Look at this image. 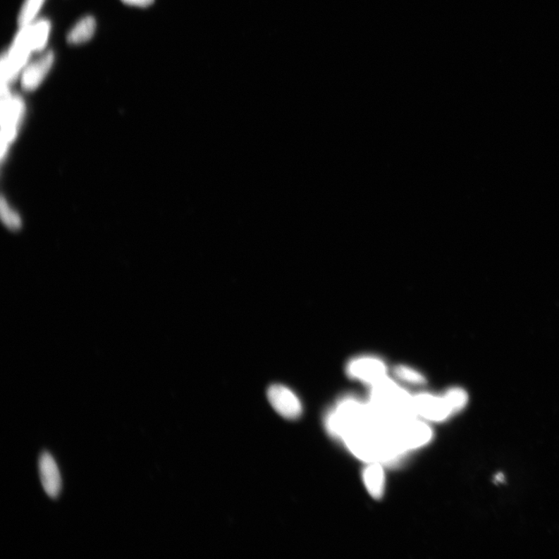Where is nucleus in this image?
Listing matches in <instances>:
<instances>
[{
  "label": "nucleus",
  "mask_w": 559,
  "mask_h": 559,
  "mask_svg": "<svg viewBox=\"0 0 559 559\" xmlns=\"http://www.w3.org/2000/svg\"><path fill=\"white\" fill-rule=\"evenodd\" d=\"M367 403L379 417L386 420L417 417L413 395L399 381L390 376L369 387Z\"/></svg>",
  "instance_id": "f257e3e1"
},
{
  "label": "nucleus",
  "mask_w": 559,
  "mask_h": 559,
  "mask_svg": "<svg viewBox=\"0 0 559 559\" xmlns=\"http://www.w3.org/2000/svg\"><path fill=\"white\" fill-rule=\"evenodd\" d=\"M395 434L400 448L407 454L427 446L434 436L430 424L418 417L396 421Z\"/></svg>",
  "instance_id": "f03ea898"
},
{
  "label": "nucleus",
  "mask_w": 559,
  "mask_h": 559,
  "mask_svg": "<svg viewBox=\"0 0 559 559\" xmlns=\"http://www.w3.org/2000/svg\"><path fill=\"white\" fill-rule=\"evenodd\" d=\"M25 105L18 96L12 95L10 90L1 91V156L4 158L16 137Z\"/></svg>",
  "instance_id": "7ed1b4c3"
},
{
  "label": "nucleus",
  "mask_w": 559,
  "mask_h": 559,
  "mask_svg": "<svg viewBox=\"0 0 559 559\" xmlns=\"http://www.w3.org/2000/svg\"><path fill=\"white\" fill-rule=\"evenodd\" d=\"M349 379L371 387L389 376L388 367L378 356L365 355L355 357L346 365Z\"/></svg>",
  "instance_id": "20e7f679"
},
{
  "label": "nucleus",
  "mask_w": 559,
  "mask_h": 559,
  "mask_svg": "<svg viewBox=\"0 0 559 559\" xmlns=\"http://www.w3.org/2000/svg\"><path fill=\"white\" fill-rule=\"evenodd\" d=\"M413 403L416 416L427 423H443L455 415L442 394L420 393L413 395Z\"/></svg>",
  "instance_id": "39448f33"
},
{
  "label": "nucleus",
  "mask_w": 559,
  "mask_h": 559,
  "mask_svg": "<svg viewBox=\"0 0 559 559\" xmlns=\"http://www.w3.org/2000/svg\"><path fill=\"white\" fill-rule=\"evenodd\" d=\"M267 397L273 408L281 417L293 420L302 416V404L296 394L288 388L274 385L268 389Z\"/></svg>",
  "instance_id": "423d86ee"
},
{
  "label": "nucleus",
  "mask_w": 559,
  "mask_h": 559,
  "mask_svg": "<svg viewBox=\"0 0 559 559\" xmlns=\"http://www.w3.org/2000/svg\"><path fill=\"white\" fill-rule=\"evenodd\" d=\"M55 60L51 51L45 52L39 59L27 65L21 73V86L27 91H32L40 86L49 73Z\"/></svg>",
  "instance_id": "0eeeda50"
},
{
  "label": "nucleus",
  "mask_w": 559,
  "mask_h": 559,
  "mask_svg": "<svg viewBox=\"0 0 559 559\" xmlns=\"http://www.w3.org/2000/svg\"><path fill=\"white\" fill-rule=\"evenodd\" d=\"M39 472L45 493L52 499H56L62 490V477L55 459L46 451L39 458Z\"/></svg>",
  "instance_id": "6e6552de"
},
{
  "label": "nucleus",
  "mask_w": 559,
  "mask_h": 559,
  "mask_svg": "<svg viewBox=\"0 0 559 559\" xmlns=\"http://www.w3.org/2000/svg\"><path fill=\"white\" fill-rule=\"evenodd\" d=\"M362 472V480L367 493L374 500H381L385 495L386 477L384 465L379 462L367 463Z\"/></svg>",
  "instance_id": "1a4fd4ad"
},
{
  "label": "nucleus",
  "mask_w": 559,
  "mask_h": 559,
  "mask_svg": "<svg viewBox=\"0 0 559 559\" xmlns=\"http://www.w3.org/2000/svg\"><path fill=\"white\" fill-rule=\"evenodd\" d=\"M28 40L33 51H41L48 43L51 24L48 20H39L26 27Z\"/></svg>",
  "instance_id": "9d476101"
},
{
  "label": "nucleus",
  "mask_w": 559,
  "mask_h": 559,
  "mask_svg": "<svg viewBox=\"0 0 559 559\" xmlns=\"http://www.w3.org/2000/svg\"><path fill=\"white\" fill-rule=\"evenodd\" d=\"M96 21L93 17H86L80 20L70 30L67 41L72 44L86 42L93 37L96 30Z\"/></svg>",
  "instance_id": "9b49d317"
},
{
  "label": "nucleus",
  "mask_w": 559,
  "mask_h": 559,
  "mask_svg": "<svg viewBox=\"0 0 559 559\" xmlns=\"http://www.w3.org/2000/svg\"><path fill=\"white\" fill-rule=\"evenodd\" d=\"M393 375L396 381L409 386H424L427 383L422 372L409 365H397L393 369Z\"/></svg>",
  "instance_id": "f8f14e48"
},
{
  "label": "nucleus",
  "mask_w": 559,
  "mask_h": 559,
  "mask_svg": "<svg viewBox=\"0 0 559 559\" xmlns=\"http://www.w3.org/2000/svg\"><path fill=\"white\" fill-rule=\"evenodd\" d=\"M45 0H25L23 4L18 17L20 27H25L35 22Z\"/></svg>",
  "instance_id": "ddd939ff"
},
{
  "label": "nucleus",
  "mask_w": 559,
  "mask_h": 559,
  "mask_svg": "<svg viewBox=\"0 0 559 559\" xmlns=\"http://www.w3.org/2000/svg\"><path fill=\"white\" fill-rule=\"evenodd\" d=\"M455 414L460 412L469 403V395L460 387H453L447 389L443 394Z\"/></svg>",
  "instance_id": "4468645a"
},
{
  "label": "nucleus",
  "mask_w": 559,
  "mask_h": 559,
  "mask_svg": "<svg viewBox=\"0 0 559 559\" xmlns=\"http://www.w3.org/2000/svg\"><path fill=\"white\" fill-rule=\"evenodd\" d=\"M1 216L4 224L11 231H18L21 226V221L16 211H14L8 203L1 200Z\"/></svg>",
  "instance_id": "2eb2a0df"
},
{
  "label": "nucleus",
  "mask_w": 559,
  "mask_h": 559,
  "mask_svg": "<svg viewBox=\"0 0 559 559\" xmlns=\"http://www.w3.org/2000/svg\"><path fill=\"white\" fill-rule=\"evenodd\" d=\"M122 1L128 5L145 7L152 4L154 0H122Z\"/></svg>",
  "instance_id": "dca6fc26"
},
{
  "label": "nucleus",
  "mask_w": 559,
  "mask_h": 559,
  "mask_svg": "<svg viewBox=\"0 0 559 559\" xmlns=\"http://www.w3.org/2000/svg\"><path fill=\"white\" fill-rule=\"evenodd\" d=\"M495 479L497 481H503L504 477L502 474H498Z\"/></svg>",
  "instance_id": "f3484780"
}]
</instances>
